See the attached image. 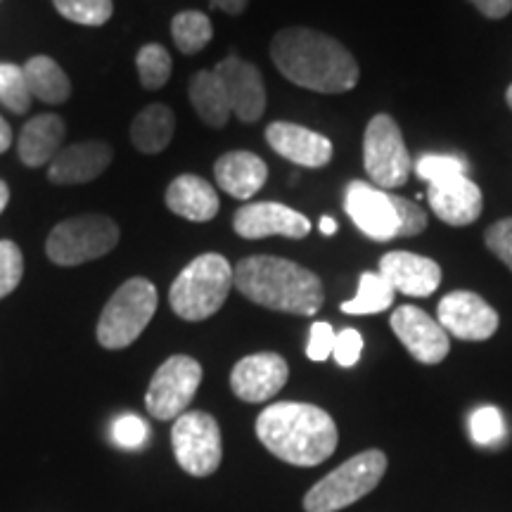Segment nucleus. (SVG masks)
Segmentation results:
<instances>
[{
	"mask_svg": "<svg viewBox=\"0 0 512 512\" xmlns=\"http://www.w3.org/2000/svg\"><path fill=\"white\" fill-rule=\"evenodd\" d=\"M363 351V335L354 328H344L337 332L335 349H332V358L337 361V366L342 368H354L361 358Z\"/></svg>",
	"mask_w": 512,
	"mask_h": 512,
	"instance_id": "nucleus-37",
	"label": "nucleus"
},
{
	"mask_svg": "<svg viewBox=\"0 0 512 512\" xmlns=\"http://www.w3.org/2000/svg\"><path fill=\"white\" fill-rule=\"evenodd\" d=\"M256 437L275 458L290 465L313 467L337 448V425L323 408L311 403L280 401L256 418Z\"/></svg>",
	"mask_w": 512,
	"mask_h": 512,
	"instance_id": "nucleus-2",
	"label": "nucleus"
},
{
	"mask_svg": "<svg viewBox=\"0 0 512 512\" xmlns=\"http://www.w3.org/2000/svg\"><path fill=\"white\" fill-rule=\"evenodd\" d=\"M235 287L249 302L271 311L313 316L325 302L323 283L309 268L280 256L256 254L233 268Z\"/></svg>",
	"mask_w": 512,
	"mask_h": 512,
	"instance_id": "nucleus-3",
	"label": "nucleus"
},
{
	"mask_svg": "<svg viewBox=\"0 0 512 512\" xmlns=\"http://www.w3.org/2000/svg\"><path fill=\"white\" fill-rule=\"evenodd\" d=\"M8 202H10V188L8 183L0 181V214H3L5 207H8Z\"/></svg>",
	"mask_w": 512,
	"mask_h": 512,
	"instance_id": "nucleus-44",
	"label": "nucleus"
},
{
	"mask_svg": "<svg viewBox=\"0 0 512 512\" xmlns=\"http://www.w3.org/2000/svg\"><path fill=\"white\" fill-rule=\"evenodd\" d=\"M171 36H174L176 48L183 55H195L211 41L214 27H211V19L204 12L185 10L178 12L174 22H171Z\"/></svg>",
	"mask_w": 512,
	"mask_h": 512,
	"instance_id": "nucleus-28",
	"label": "nucleus"
},
{
	"mask_svg": "<svg viewBox=\"0 0 512 512\" xmlns=\"http://www.w3.org/2000/svg\"><path fill=\"white\" fill-rule=\"evenodd\" d=\"M119 242V226L110 216L83 214L50 230L46 252L57 266H81L110 254Z\"/></svg>",
	"mask_w": 512,
	"mask_h": 512,
	"instance_id": "nucleus-7",
	"label": "nucleus"
},
{
	"mask_svg": "<svg viewBox=\"0 0 512 512\" xmlns=\"http://www.w3.org/2000/svg\"><path fill=\"white\" fill-rule=\"evenodd\" d=\"M233 228L245 240H261L271 235L302 240L311 233V221L280 202H254L235 211Z\"/></svg>",
	"mask_w": 512,
	"mask_h": 512,
	"instance_id": "nucleus-14",
	"label": "nucleus"
},
{
	"mask_svg": "<svg viewBox=\"0 0 512 512\" xmlns=\"http://www.w3.org/2000/svg\"><path fill=\"white\" fill-rule=\"evenodd\" d=\"M166 207L174 211L176 216H181V219L204 223L219 214L221 202L214 185L195 174H183L174 178L169 188H166Z\"/></svg>",
	"mask_w": 512,
	"mask_h": 512,
	"instance_id": "nucleus-22",
	"label": "nucleus"
},
{
	"mask_svg": "<svg viewBox=\"0 0 512 512\" xmlns=\"http://www.w3.org/2000/svg\"><path fill=\"white\" fill-rule=\"evenodd\" d=\"M486 247L512 271V219L496 221L486 230Z\"/></svg>",
	"mask_w": 512,
	"mask_h": 512,
	"instance_id": "nucleus-39",
	"label": "nucleus"
},
{
	"mask_svg": "<svg viewBox=\"0 0 512 512\" xmlns=\"http://www.w3.org/2000/svg\"><path fill=\"white\" fill-rule=\"evenodd\" d=\"M176 131V117L171 107L166 105H147L143 112L133 119L131 124V143L136 145L138 152L143 155H159L166 150L174 138Z\"/></svg>",
	"mask_w": 512,
	"mask_h": 512,
	"instance_id": "nucleus-24",
	"label": "nucleus"
},
{
	"mask_svg": "<svg viewBox=\"0 0 512 512\" xmlns=\"http://www.w3.org/2000/svg\"><path fill=\"white\" fill-rule=\"evenodd\" d=\"M112 164V147L102 140H83L64 147L48 166V178L57 185L91 183Z\"/></svg>",
	"mask_w": 512,
	"mask_h": 512,
	"instance_id": "nucleus-20",
	"label": "nucleus"
},
{
	"mask_svg": "<svg viewBox=\"0 0 512 512\" xmlns=\"http://www.w3.org/2000/svg\"><path fill=\"white\" fill-rule=\"evenodd\" d=\"M470 437L479 446H498L505 437V420L498 408L482 406L470 415Z\"/></svg>",
	"mask_w": 512,
	"mask_h": 512,
	"instance_id": "nucleus-32",
	"label": "nucleus"
},
{
	"mask_svg": "<svg viewBox=\"0 0 512 512\" xmlns=\"http://www.w3.org/2000/svg\"><path fill=\"white\" fill-rule=\"evenodd\" d=\"M202 382V366L190 356H171L152 377L145 406L152 418L174 420L188 411Z\"/></svg>",
	"mask_w": 512,
	"mask_h": 512,
	"instance_id": "nucleus-10",
	"label": "nucleus"
},
{
	"mask_svg": "<svg viewBox=\"0 0 512 512\" xmlns=\"http://www.w3.org/2000/svg\"><path fill=\"white\" fill-rule=\"evenodd\" d=\"M396 216H399V235L396 238H413L427 228V211L418 202L406 200V197L392 195Z\"/></svg>",
	"mask_w": 512,
	"mask_h": 512,
	"instance_id": "nucleus-36",
	"label": "nucleus"
},
{
	"mask_svg": "<svg viewBox=\"0 0 512 512\" xmlns=\"http://www.w3.org/2000/svg\"><path fill=\"white\" fill-rule=\"evenodd\" d=\"M233 285L235 273L226 256L214 252L202 254L192 259L171 285V309L178 318L190 323L207 320L226 304Z\"/></svg>",
	"mask_w": 512,
	"mask_h": 512,
	"instance_id": "nucleus-4",
	"label": "nucleus"
},
{
	"mask_svg": "<svg viewBox=\"0 0 512 512\" xmlns=\"http://www.w3.org/2000/svg\"><path fill=\"white\" fill-rule=\"evenodd\" d=\"M136 67L140 83L150 91H157L162 88L166 81L171 79V72H174V60H171L169 50L159 43H147V46L140 48L136 57Z\"/></svg>",
	"mask_w": 512,
	"mask_h": 512,
	"instance_id": "nucleus-29",
	"label": "nucleus"
},
{
	"mask_svg": "<svg viewBox=\"0 0 512 512\" xmlns=\"http://www.w3.org/2000/svg\"><path fill=\"white\" fill-rule=\"evenodd\" d=\"M287 377H290V368L285 358L273 351H264V354L245 356L235 363L230 373V387L242 401L264 403L285 387Z\"/></svg>",
	"mask_w": 512,
	"mask_h": 512,
	"instance_id": "nucleus-15",
	"label": "nucleus"
},
{
	"mask_svg": "<svg viewBox=\"0 0 512 512\" xmlns=\"http://www.w3.org/2000/svg\"><path fill=\"white\" fill-rule=\"evenodd\" d=\"M437 320L448 337L453 335L465 342H484L498 330V313L494 306L467 290L448 292L437 306Z\"/></svg>",
	"mask_w": 512,
	"mask_h": 512,
	"instance_id": "nucleus-12",
	"label": "nucleus"
},
{
	"mask_svg": "<svg viewBox=\"0 0 512 512\" xmlns=\"http://www.w3.org/2000/svg\"><path fill=\"white\" fill-rule=\"evenodd\" d=\"M394 287L380 273H363L358 280V292L354 299L342 304L344 313L351 316H370V313H382L394 304Z\"/></svg>",
	"mask_w": 512,
	"mask_h": 512,
	"instance_id": "nucleus-27",
	"label": "nucleus"
},
{
	"mask_svg": "<svg viewBox=\"0 0 512 512\" xmlns=\"http://www.w3.org/2000/svg\"><path fill=\"white\" fill-rule=\"evenodd\" d=\"M427 200L434 214L448 226H470L482 214V190L467 174H458L444 181L427 185Z\"/></svg>",
	"mask_w": 512,
	"mask_h": 512,
	"instance_id": "nucleus-17",
	"label": "nucleus"
},
{
	"mask_svg": "<svg viewBox=\"0 0 512 512\" xmlns=\"http://www.w3.org/2000/svg\"><path fill=\"white\" fill-rule=\"evenodd\" d=\"M320 233L335 235L337 233V221L332 219V216H323V219H320Z\"/></svg>",
	"mask_w": 512,
	"mask_h": 512,
	"instance_id": "nucleus-43",
	"label": "nucleus"
},
{
	"mask_svg": "<svg viewBox=\"0 0 512 512\" xmlns=\"http://www.w3.org/2000/svg\"><path fill=\"white\" fill-rule=\"evenodd\" d=\"M190 102L195 107V112L200 114V119L207 126L221 128L228 124L233 107H230L228 93L223 88L219 76L214 69L211 72H197L190 81Z\"/></svg>",
	"mask_w": 512,
	"mask_h": 512,
	"instance_id": "nucleus-25",
	"label": "nucleus"
},
{
	"mask_svg": "<svg viewBox=\"0 0 512 512\" xmlns=\"http://www.w3.org/2000/svg\"><path fill=\"white\" fill-rule=\"evenodd\" d=\"M377 273L389 280L394 292L406 294V297H430L441 285V268L437 261L413 252L384 254Z\"/></svg>",
	"mask_w": 512,
	"mask_h": 512,
	"instance_id": "nucleus-19",
	"label": "nucleus"
},
{
	"mask_svg": "<svg viewBox=\"0 0 512 512\" xmlns=\"http://www.w3.org/2000/svg\"><path fill=\"white\" fill-rule=\"evenodd\" d=\"M363 164L377 188L392 190L408 183L413 159L403 143L399 124L389 114H377L370 119L363 136Z\"/></svg>",
	"mask_w": 512,
	"mask_h": 512,
	"instance_id": "nucleus-8",
	"label": "nucleus"
},
{
	"mask_svg": "<svg viewBox=\"0 0 512 512\" xmlns=\"http://www.w3.org/2000/svg\"><path fill=\"white\" fill-rule=\"evenodd\" d=\"M0 102L12 114H24L31 107V91L27 86L24 67L0 62Z\"/></svg>",
	"mask_w": 512,
	"mask_h": 512,
	"instance_id": "nucleus-30",
	"label": "nucleus"
},
{
	"mask_svg": "<svg viewBox=\"0 0 512 512\" xmlns=\"http://www.w3.org/2000/svg\"><path fill=\"white\" fill-rule=\"evenodd\" d=\"M157 287L145 278H131L102 309L98 342L105 349H126L143 335L157 311Z\"/></svg>",
	"mask_w": 512,
	"mask_h": 512,
	"instance_id": "nucleus-6",
	"label": "nucleus"
},
{
	"mask_svg": "<svg viewBox=\"0 0 512 512\" xmlns=\"http://www.w3.org/2000/svg\"><path fill=\"white\" fill-rule=\"evenodd\" d=\"M392 330L403 347L408 349V354L425 366H437L451 349V337L441 328L439 320L427 316L418 306H399L392 313Z\"/></svg>",
	"mask_w": 512,
	"mask_h": 512,
	"instance_id": "nucleus-13",
	"label": "nucleus"
},
{
	"mask_svg": "<svg viewBox=\"0 0 512 512\" xmlns=\"http://www.w3.org/2000/svg\"><path fill=\"white\" fill-rule=\"evenodd\" d=\"M214 176L219 188L226 190L230 197H235V200H249V197H254L256 192L264 188L268 178V166L254 152L235 150L219 157V162L214 166Z\"/></svg>",
	"mask_w": 512,
	"mask_h": 512,
	"instance_id": "nucleus-21",
	"label": "nucleus"
},
{
	"mask_svg": "<svg viewBox=\"0 0 512 512\" xmlns=\"http://www.w3.org/2000/svg\"><path fill=\"white\" fill-rule=\"evenodd\" d=\"M64 121L57 114H38L36 119H31L27 126L22 128V136H19V159L31 169L50 164L60 152V145L64 140Z\"/></svg>",
	"mask_w": 512,
	"mask_h": 512,
	"instance_id": "nucleus-23",
	"label": "nucleus"
},
{
	"mask_svg": "<svg viewBox=\"0 0 512 512\" xmlns=\"http://www.w3.org/2000/svg\"><path fill=\"white\" fill-rule=\"evenodd\" d=\"M271 60L287 81L316 93H347L358 83L354 55L332 36L306 27L278 31Z\"/></svg>",
	"mask_w": 512,
	"mask_h": 512,
	"instance_id": "nucleus-1",
	"label": "nucleus"
},
{
	"mask_svg": "<svg viewBox=\"0 0 512 512\" xmlns=\"http://www.w3.org/2000/svg\"><path fill=\"white\" fill-rule=\"evenodd\" d=\"M12 145V131H10V124L5 121L3 117H0V155L3 152H8Z\"/></svg>",
	"mask_w": 512,
	"mask_h": 512,
	"instance_id": "nucleus-42",
	"label": "nucleus"
},
{
	"mask_svg": "<svg viewBox=\"0 0 512 512\" xmlns=\"http://www.w3.org/2000/svg\"><path fill=\"white\" fill-rule=\"evenodd\" d=\"M55 10L69 22L83 27H100L112 17V0H53Z\"/></svg>",
	"mask_w": 512,
	"mask_h": 512,
	"instance_id": "nucleus-31",
	"label": "nucleus"
},
{
	"mask_svg": "<svg viewBox=\"0 0 512 512\" xmlns=\"http://www.w3.org/2000/svg\"><path fill=\"white\" fill-rule=\"evenodd\" d=\"M24 76H27V86L31 98H38L48 105H62L72 95V83L69 76L62 72V67L53 57L36 55L24 64Z\"/></svg>",
	"mask_w": 512,
	"mask_h": 512,
	"instance_id": "nucleus-26",
	"label": "nucleus"
},
{
	"mask_svg": "<svg viewBox=\"0 0 512 512\" xmlns=\"http://www.w3.org/2000/svg\"><path fill=\"white\" fill-rule=\"evenodd\" d=\"M249 0H211V5H216V8L228 12V15H240L242 10L247 8Z\"/></svg>",
	"mask_w": 512,
	"mask_h": 512,
	"instance_id": "nucleus-41",
	"label": "nucleus"
},
{
	"mask_svg": "<svg viewBox=\"0 0 512 512\" xmlns=\"http://www.w3.org/2000/svg\"><path fill=\"white\" fill-rule=\"evenodd\" d=\"M266 140L280 157L306 169H320L332 159V143L328 138L290 121H273L266 128Z\"/></svg>",
	"mask_w": 512,
	"mask_h": 512,
	"instance_id": "nucleus-18",
	"label": "nucleus"
},
{
	"mask_svg": "<svg viewBox=\"0 0 512 512\" xmlns=\"http://www.w3.org/2000/svg\"><path fill=\"white\" fill-rule=\"evenodd\" d=\"M384 470H387V456L382 451L370 448V451L358 453L311 486L304 498V510L337 512L349 508L351 503L361 501L380 484Z\"/></svg>",
	"mask_w": 512,
	"mask_h": 512,
	"instance_id": "nucleus-5",
	"label": "nucleus"
},
{
	"mask_svg": "<svg viewBox=\"0 0 512 512\" xmlns=\"http://www.w3.org/2000/svg\"><path fill=\"white\" fill-rule=\"evenodd\" d=\"M174 453L178 465L192 477H209L219 470L223 458V441L219 422L209 413L188 411L176 418L174 430Z\"/></svg>",
	"mask_w": 512,
	"mask_h": 512,
	"instance_id": "nucleus-9",
	"label": "nucleus"
},
{
	"mask_svg": "<svg viewBox=\"0 0 512 512\" xmlns=\"http://www.w3.org/2000/svg\"><path fill=\"white\" fill-rule=\"evenodd\" d=\"M344 211L363 235L375 242H389L399 235V216L387 190L351 181L344 190Z\"/></svg>",
	"mask_w": 512,
	"mask_h": 512,
	"instance_id": "nucleus-11",
	"label": "nucleus"
},
{
	"mask_svg": "<svg viewBox=\"0 0 512 512\" xmlns=\"http://www.w3.org/2000/svg\"><path fill=\"white\" fill-rule=\"evenodd\" d=\"M335 339H337L335 328H332L330 323L318 320V323L311 325L309 344H306V356H309L311 361H328L332 356V349H335Z\"/></svg>",
	"mask_w": 512,
	"mask_h": 512,
	"instance_id": "nucleus-38",
	"label": "nucleus"
},
{
	"mask_svg": "<svg viewBox=\"0 0 512 512\" xmlns=\"http://www.w3.org/2000/svg\"><path fill=\"white\" fill-rule=\"evenodd\" d=\"M470 3L489 19H503L512 12V0H470Z\"/></svg>",
	"mask_w": 512,
	"mask_h": 512,
	"instance_id": "nucleus-40",
	"label": "nucleus"
},
{
	"mask_svg": "<svg viewBox=\"0 0 512 512\" xmlns=\"http://www.w3.org/2000/svg\"><path fill=\"white\" fill-rule=\"evenodd\" d=\"M24 275V256L15 242L0 240V299L17 290Z\"/></svg>",
	"mask_w": 512,
	"mask_h": 512,
	"instance_id": "nucleus-34",
	"label": "nucleus"
},
{
	"mask_svg": "<svg viewBox=\"0 0 512 512\" xmlns=\"http://www.w3.org/2000/svg\"><path fill=\"white\" fill-rule=\"evenodd\" d=\"M413 171L422 181L437 183L444 178L467 174V162L460 155H420L413 162Z\"/></svg>",
	"mask_w": 512,
	"mask_h": 512,
	"instance_id": "nucleus-33",
	"label": "nucleus"
},
{
	"mask_svg": "<svg viewBox=\"0 0 512 512\" xmlns=\"http://www.w3.org/2000/svg\"><path fill=\"white\" fill-rule=\"evenodd\" d=\"M223 88H226L233 114L245 124H254L264 117L266 110V88L259 69L252 62L230 55L214 67Z\"/></svg>",
	"mask_w": 512,
	"mask_h": 512,
	"instance_id": "nucleus-16",
	"label": "nucleus"
},
{
	"mask_svg": "<svg viewBox=\"0 0 512 512\" xmlns=\"http://www.w3.org/2000/svg\"><path fill=\"white\" fill-rule=\"evenodd\" d=\"M150 439V427L140 415L126 413L114 420L112 425V441L126 451H140Z\"/></svg>",
	"mask_w": 512,
	"mask_h": 512,
	"instance_id": "nucleus-35",
	"label": "nucleus"
},
{
	"mask_svg": "<svg viewBox=\"0 0 512 512\" xmlns=\"http://www.w3.org/2000/svg\"><path fill=\"white\" fill-rule=\"evenodd\" d=\"M505 100H508V105L512 107V86L508 88V93H505Z\"/></svg>",
	"mask_w": 512,
	"mask_h": 512,
	"instance_id": "nucleus-45",
	"label": "nucleus"
}]
</instances>
